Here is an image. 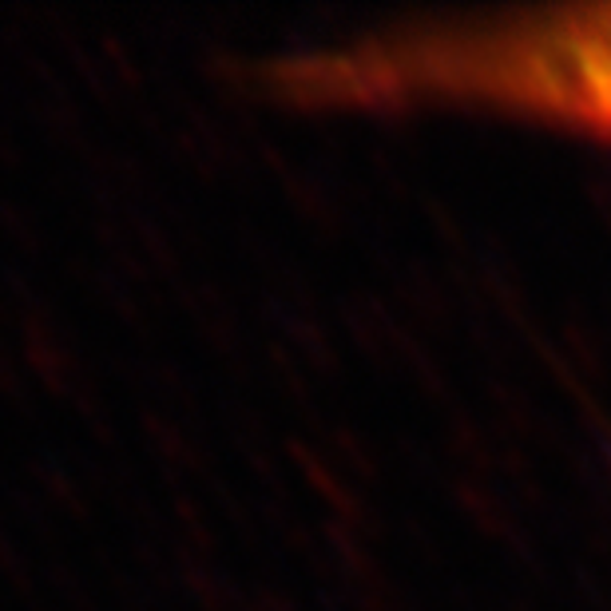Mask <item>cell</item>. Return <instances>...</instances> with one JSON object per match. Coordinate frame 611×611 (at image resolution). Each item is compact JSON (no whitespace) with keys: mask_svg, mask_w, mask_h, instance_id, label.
I'll return each mask as SVG.
<instances>
[{"mask_svg":"<svg viewBox=\"0 0 611 611\" xmlns=\"http://www.w3.org/2000/svg\"><path fill=\"white\" fill-rule=\"evenodd\" d=\"M282 92L330 108H456L611 147V0L480 12L302 56Z\"/></svg>","mask_w":611,"mask_h":611,"instance_id":"1","label":"cell"}]
</instances>
